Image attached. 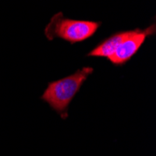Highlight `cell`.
<instances>
[{"label": "cell", "instance_id": "obj_1", "mask_svg": "<svg viewBox=\"0 0 156 156\" xmlns=\"http://www.w3.org/2000/svg\"><path fill=\"white\" fill-rule=\"evenodd\" d=\"M93 71L92 67H83L68 77L51 82L41 99L66 120L68 117V107L72 99Z\"/></svg>", "mask_w": 156, "mask_h": 156}, {"label": "cell", "instance_id": "obj_2", "mask_svg": "<svg viewBox=\"0 0 156 156\" xmlns=\"http://www.w3.org/2000/svg\"><path fill=\"white\" fill-rule=\"evenodd\" d=\"M99 25L100 23L95 22L66 19L62 13H58L47 25L45 34L49 39L61 37L71 43H76L92 37Z\"/></svg>", "mask_w": 156, "mask_h": 156}, {"label": "cell", "instance_id": "obj_3", "mask_svg": "<svg viewBox=\"0 0 156 156\" xmlns=\"http://www.w3.org/2000/svg\"><path fill=\"white\" fill-rule=\"evenodd\" d=\"M152 33H154L153 25L144 31H132V33L120 44L117 50L109 56V61L116 66L125 64L137 52L141 45L144 43L146 37Z\"/></svg>", "mask_w": 156, "mask_h": 156}, {"label": "cell", "instance_id": "obj_4", "mask_svg": "<svg viewBox=\"0 0 156 156\" xmlns=\"http://www.w3.org/2000/svg\"><path fill=\"white\" fill-rule=\"evenodd\" d=\"M131 33H132V31H127V32L117 33L115 35L111 36L108 39L104 40L101 44H99L97 47H95L88 55L89 56H95V57H107V58H108L109 56L117 50V48L120 46V44L122 43V42Z\"/></svg>", "mask_w": 156, "mask_h": 156}]
</instances>
